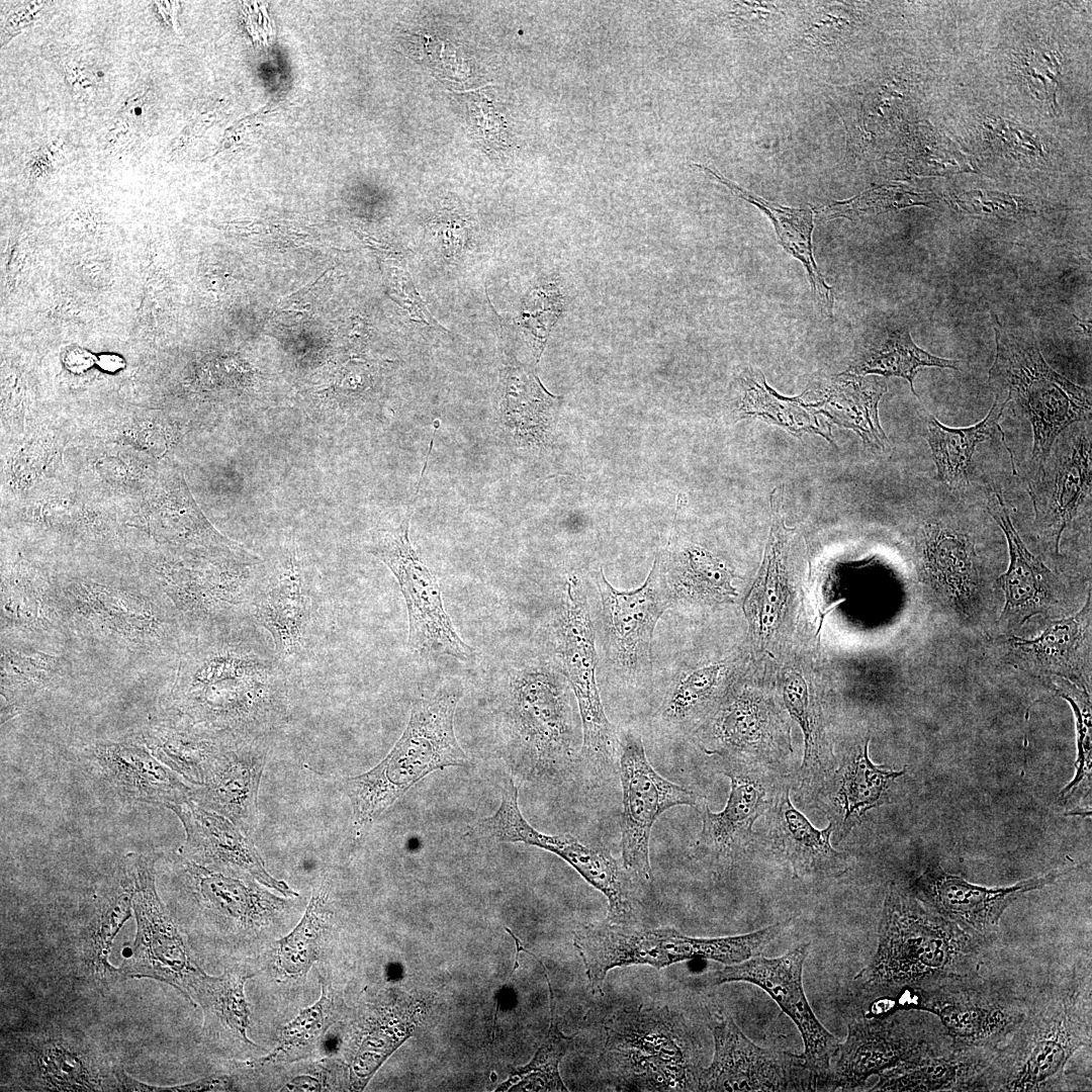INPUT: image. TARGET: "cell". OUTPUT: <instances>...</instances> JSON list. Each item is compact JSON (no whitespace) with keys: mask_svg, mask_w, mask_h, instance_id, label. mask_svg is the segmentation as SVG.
Wrapping results in <instances>:
<instances>
[{"mask_svg":"<svg viewBox=\"0 0 1092 1092\" xmlns=\"http://www.w3.org/2000/svg\"><path fill=\"white\" fill-rule=\"evenodd\" d=\"M985 938L975 935L895 884L890 885L877 950L854 981L872 995L929 988L978 972Z\"/></svg>","mask_w":1092,"mask_h":1092,"instance_id":"obj_1","label":"cell"},{"mask_svg":"<svg viewBox=\"0 0 1092 1092\" xmlns=\"http://www.w3.org/2000/svg\"><path fill=\"white\" fill-rule=\"evenodd\" d=\"M1090 1042V975H1071L1029 1000L1024 1018L971 1091L1059 1090L1070 1060Z\"/></svg>","mask_w":1092,"mask_h":1092,"instance_id":"obj_2","label":"cell"},{"mask_svg":"<svg viewBox=\"0 0 1092 1092\" xmlns=\"http://www.w3.org/2000/svg\"><path fill=\"white\" fill-rule=\"evenodd\" d=\"M461 695L459 684H448L429 698L415 700L407 725L389 753L370 770L346 781L356 837L431 772L469 764L454 729Z\"/></svg>","mask_w":1092,"mask_h":1092,"instance_id":"obj_3","label":"cell"},{"mask_svg":"<svg viewBox=\"0 0 1092 1092\" xmlns=\"http://www.w3.org/2000/svg\"><path fill=\"white\" fill-rule=\"evenodd\" d=\"M573 692L559 664L530 665L512 677L511 765L524 780L560 783L580 761L582 728Z\"/></svg>","mask_w":1092,"mask_h":1092,"instance_id":"obj_4","label":"cell"},{"mask_svg":"<svg viewBox=\"0 0 1092 1092\" xmlns=\"http://www.w3.org/2000/svg\"><path fill=\"white\" fill-rule=\"evenodd\" d=\"M785 926L786 922H778L742 935L692 937L672 927L605 920L577 931L574 945L584 964L592 992L602 994L604 981L612 969L631 965L662 969L695 959L738 964L760 954Z\"/></svg>","mask_w":1092,"mask_h":1092,"instance_id":"obj_5","label":"cell"},{"mask_svg":"<svg viewBox=\"0 0 1092 1092\" xmlns=\"http://www.w3.org/2000/svg\"><path fill=\"white\" fill-rule=\"evenodd\" d=\"M996 354L989 371L995 399L1011 403L1032 429V460L1037 469L1057 438L1074 424L1091 420V393L1043 359L1034 340L1004 330L997 322Z\"/></svg>","mask_w":1092,"mask_h":1092,"instance_id":"obj_6","label":"cell"},{"mask_svg":"<svg viewBox=\"0 0 1092 1092\" xmlns=\"http://www.w3.org/2000/svg\"><path fill=\"white\" fill-rule=\"evenodd\" d=\"M2 1090L117 1091L112 1064L79 1029L42 1025L15 1031L2 1044Z\"/></svg>","mask_w":1092,"mask_h":1092,"instance_id":"obj_7","label":"cell"},{"mask_svg":"<svg viewBox=\"0 0 1092 1092\" xmlns=\"http://www.w3.org/2000/svg\"><path fill=\"white\" fill-rule=\"evenodd\" d=\"M557 627L558 664L573 692L582 745L580 761L589 782L599 784L618 770V732L609 721L597 681L596 631L586 592L576 577L565 584Z\"/></svg>","mask_w":1092,"mask_h":1092,"instance_id":"obj_8","label":"cell"},{"mask_svg":"<svg viewBox=\"0 0 1092 1092\" xmlns=\"http://www.w3.org/2000/svg\"><path fill=\"white\" fill-rule=\"evenodd\" d=\"M518 797L519 790L514 781L506 780L498 808L492 815L478 820L469 834L497 842H522L554 853L606 897V920L616 923L637 921L634 877L622 860L616 859L604 846L584 843L571 834L551 835L538 831L522 815Z\"/></svg>","mask_w":1092,"mask_h":1092,"instance_id":"obj_9","label":"cell"},{"mask_svg":"<svg viewBox=\"0 0 1092 1092\" xmlns=\"http://www.w3.org/2000/svg\"><path fill=\"white\" fill-rule=\"evenodd\" d=\"M667 1008L623 1011L607 1028L605 1055L622 1078L645 1090H697L701 1068Z\"/></svg>","mask_w":1092,"mask_h":1092,"instance_id":"obj_10","label":"cell"},{"mask_svg":"<svg viewBox=\"0 0 1092 1092\" xmlns=\"http://www.w3.org/2000/svg\"><path fill=\"white\" fill-rule=\"evenodd\" d=\"M595 581L601 598L600 636L608 667L628 681L648 679L654 630L674 601L659 553L645 581L635 589H617L603 569Z\"/></svg>","mask_w":1092,"mask_h":1092,"instance_id":"obj_11","label":"cell"},{"mask_svg":"<svg viewBox=\"0 0 1092 1092\" xmlns=\"http://www.w3.org/2000/svg\"><path fill=\"white\" fill-rule=\"evenodd\" d=\"M953 1044L941 1022L922 1010L853 1020L831 1068V1088L854 1090L874 1075L908 1060L943 1053Z\"/></svg>","mask_w":1092,"mask_h":1092,"instance_id":"obj_12","label":"cell"},{"mask_svg":"<svg viewBox=\"0 0 1092 1092\" xmlns=\"http://www.w3.org/2000/svg\"><path fill=\"white\" fill-rule=\"evenodd\" d=\"M910 1009L934 1015L954 1043L997 1049L1024 1018L1029 1001L1013 986L978 974L916 991Z\"/></svg>","mask_w":1092,"mask_h":1092,"instance_id":"obj_13","label":"cell"},{"mask_svg":"<svg viewBox=\"0 0 1092 1092\" xmlns=\"http://www.w3.org/2000/svg\"><path fill=\"white\" fill-rule=\"evenodd\" d=\"M155 861L145 855H132L128 860L136 933L131 951L118 970L123 977L166 983L191 1000L193 986L203 971L191 960L177 922L158 895Z\"/></svg>","mask_w":1092,"mask_h":1092,"instance_id":"obj_14","label":"cell"},{"mask_svg":"<svg viewBox=\"0 0 1092 1092\" xmlns=\"http://www.w3.org/2000/svg\"><path fill=\"white\" fill-rule=\"evenodd\" d=\"M408 515L391 530H379L369 547L395 576L408 617L407 647L420 655L469 659L472 648L457 634L445 611L441 588L410 540Z\"/></svg>","mask_w":1092,"mask_h":1092,"instance_id":"obj_15","label":"cell"},{"mask_svg":"<svg viewBox=\"0 0 1092 1092\" xmlns=\"http://www.w3.org/2000/svg\"><path fill=\"white\" fill-rule=\"evenodd\" d=\"M618 771L622 787V862L636 879L649 883L651 830L658 817L675 806L698 808L692 790L661 777L649 762L642 737L634 729L618 732Z\"/></svg>","mask_w":1092,"mask_h":1092,"instance_id":"obj_16","label":"cell"},{"mask_svg":"<svg viewBox=\"0 0 1092 1092\" xmlns=\"http://www.w3.org/2000/svg\"><path fill=\"white\" fill-rule=\"evenodd\" d=\"M810 943H801L777 958L754 956L712 972L709 983L747 982L765 991L793 1020L804 1042L803 1057L820 1089L831 1087V1061L840 1042L817 1019L802 983Z\"/></svg>","mask_w":1092,"mask_h":1092,"instance_id":"obj_17","label":"cell"},{"mask_svg":"<svg viewBox=\"0 0 1092 1092\" xmlns=\"http://www.w3.org/2000/svg\"><path fill=\"white\" fill-rule=\"evenodd\" d=\"M712 1033L714 1056L710 1066L700 1070L698 1091L820 1090L803 1055L755 1044L731 1016L720 1013Z\"/></svg>","mask_w":1092,"mask_h":1092,"instance_id":"obj_18","label":"cell"},{"mask_svg":"<svg viewBox=\"0 0 1092 1092\" xmlns=\"http://www.w3.org/2000/svg\"><path fill=\"white\" fill-rule=\"evenodd\" d=\"M704 752L719 764L763 767L781 772L792 753L789 734L780 730L766 703L742 691L721 701L698 734Z\"/></svg>","mask_w":1092,"mask_h":1092,"instance_id":"obj_19","label":"cell"},{"mask_svg":"<svg viewBox=\"0 0 1092 1092\" xmlns=\"http://www.w3.org/2000/svg\"><path fill=\"white\" fill-rule=\"evenodd\" d=\"M1035 476L1027 486L1035 523L1054 539L1059 553L1063 532L1091 496V420L1072 425L1057 438Z\"/></svg>","mask_w":1092,"mask_h":1092,"instance_id":"obj_20","label":"cell"},{"mask_svg":"<svg viewBox=\"0 0 1092 1092\" xmlns=\"http://www.w3.org/2000/svg\"><path fill=\"white\" fill-rule=\"evenodd\" d=\"M720 769L730 779V794L719 813L712 812L703 801L698 806L702 829L694 853L700 858L732 860L752 845L755 821L767 813L788 779L763 767L725 765Z\"/></svg>","mask_w":1092,"mask_h":1092,"instance_id":"obj_21","label":"cell"},{"mask_svg":"<svg viewBox=\"0 0 1092 1092\" xmlns=\"http://www.w3.org/2000/svg\"><path fill=\"white\" fill-rule=\"evenodd\" d=\"M168 808L183 824L186 838L182 853L192 862L221 873L246 874L286 897L298 896L267 872L253 842L230 819L192 799Z\"/></svg>","mask_w":1092,"mask_h":1092,"instance_id":"obj_22","label":"cell"},{"mask_svg":"<svg viewBox=\"0 0 1092 1092\" xmlns=\"http://www.w3.org/2000/svg\"><path fill=\"white\" fill-rule=\"evenodd\" d=\"M256 620L270 633L275 656L287 670L300 657L309 623L311 599L295 546H286L253 604Z\"/></svg>","mask_w":1092,"mask_h":1092,"instance_id":"obj_23","label":"cell"},{"mask_svg":"<svg viewBox=\"0 0 1092 1092\" xmlns=\"http://www.w3.org/2000/svg\"><path fill=\"white\" fill-rule=\"evenodd\" d=\"M788 781L765 814L772 846L790 866L793 876L801 881H823L843 875L849 863L847 853L831 845L834 825L829 822L822 830L815 828L790 799Z\"/></svg>","mask_w":1092,"mask_h":1092,"instance_id":"obj_24","label":"cell"},{"mask_svg":"<svg viewBox=\"0 0 1092 1092\" xmlns=\"http://www.w3.org/2000/svg\"><path fill=\"white\" fill-rule=\"evenodd\" d=\"M1052 872L1004 888H984L946 874H925L920 888L929 907L965 930L985 938L998 928L1006 908L1017 898L1053 883Z\"/></svg>","mask_w":1092,"mask_h":1092,"instance_id":"obj_25","label":"cell"},{"mask_svg":"<svg viewBox=\"0 0 1092 1092\" xmlns=\"http://www.w3.org/2000/svg\"><path fill=\"white\" fill-rule=\"evenodd\" d=\"M870 738L849 751L824 781L812 805L826 813L837 841L845 839L866 813L883 804L889 786L905 774L876 765L869 757Z\"/></svg>","mask_w":1092,"mask_h":1092,"instance_id":"obj_26","label":"cell"},{"mask_svg":"<svg viewBox=\"0 0 1092 1092\" xmlns=\"http://www.w3.org/2000/svg\"><path fill=\"white\" fill-rule=\"evenodd\" d=\"M987 511L1002 529L1009 548V566L996 579L1005 598L1000 620L1022 624L1045 614L1056 603L1057 577L1022 542L1000 491L990 494Z\"/></svg>","mask_w":1092,"mask_h":1092,"instance_id":"obj_27","label":"cell"},{"mask_svg":"<svg viewBox=\"0 0 1092 1092\" xmlns=\"http://www.w3.org/2000/svg\"><path fill=\"white\" fill-rule=\"evenodd\" d=\"M266 751L255 745L226 747L192 800L230 819L246 834L257 822V797Z\"/></svg>","mask_w":1092,"mask_h":1092,"instance_id":"obj_28","label":"cell"},{"mask_svg":"<svg viewBox=\"0 0 1092 1092\" xmlns=\"http://www.w3.org/2000/svg\"><path fill=\"white\" fill-rule=\"evenodd\" d=\"M996 1050L954 1043L943 1053L908 1060L882 1072L870 1091H971Z\"/></svg>","mask_w":1092,"mask_h":1092,"instance_id":"obj_29","label":"cell"},{"mask_svg":"<svg viewBox=\"0 0 1092 1092\" xmlns=\"http://www.w3.org/2000/svg\"><path fill=\"white\" fill-rule=\"evenodd\" d=\"M918 562L924 576L953 602L966 606L978 584L977 555L970 537L941 521H929L917 538Z\"/></svg>","mask_w":1092,"mask_h":1092,"instance_id":"obj_30","label":"cell"},{"mask_svg":"<svg viewBox=\"0 0 1092 1092\" xmlns=\"http://www.w3.org/2000/svg\"><path fill=\"white\" fill-rule=\"evenodd\" d=\"M94 756L110 781L135 800L169 807L192 798L193 790L143 747L100 743Z\"/></svg>","mask_w":1092,"mask_h":1092,"instance_id":"obj_31","label":"cell"},{"mask_svg":"<svg viewBox=\"0 0 1092 1092\" xmlns=\"http://www.w3.org/2000/svg\"><path fill=\"white\" fill-rule=\"evenodd\" d=\"M131 909V889L125 871L121 886L104 894L78 929L75 948L81 980L102 989L120 975L109 963V957L114 938L130 918Z\"/></svg>","mask_w":1092,"mask_h":1092,"instance_id":"obj_32","label":"cell"},{"mask_svg":"<svg viewBox=\"0 0 1092 1092\" xmlns=\"http://www.w3.org/2000/svg\"><path fill=\"white\" fill-rule=\"evenodd\" d=\"M783 701L804 735V756L794 779L798 799L812 806L820 787L836 767L837 759L826 735L821 705L800 673L786 675Z\"/></svg>","mask_w":1092,"mask_h":1092,"instance_id":"obj_33","label":"cell"},{"mask_svg":"<svg viewBox=\"0 0 1092 1092\" xmlns=\"http://www.w3.org/2000/svg\"><path fill=\"white\" fill-rule=\"evenodd\" d=\"M1091 619V598L1073 616L1053 621L1032 639L1006 637L1014 665L1037 674L1080 678V649Z\"/></svg>","mask_w":1092,"mask_h":1092,"instance_id":"obj_34","label":"cell"},{"mask_svg":"<svg viewBox=\"0 0 1092 1092\" xmlns=\"http://www.w3.org/2000/svg\"><path fill=\"white\" fill-rule=\"evenodd\" d=\"M1006 405V402L995 399L983 420L965 428L947 427L934 416L926 415L924 437L932 454L938 481L951 490L969 484L977 446L995 435H1000L1006 442L999 424Z\"/></svg>","mask_w":1092,"mask_h":1092,"instance_id":"obj_35","label":"cell"},{"mask_svg":"<svg viewBox=\"0 0 1092 1092\" xmlns=\"http://www.w3.org/2000/svg\"><path fill=\"white\" fill-rule=\"evenodd\" d=\"M695 166L715 177L737 197L757 206L770 218L780 244L789 254L798 259L805 266L809 276L813 298L818 304L820 311L826 315H831L833 306L832 289L825 283V279L818 270L813 256V210L811 208L783 206L779 203L768 201L735 184L706 165L696 164Z\"/></svg>","mask_w":1092,"mask_h":1092,"instance_id":"obj_36","label":"cell"},{"mask_svg":"<svg viewBox=\"0 0 1092 1092\" xmlns=\"http://www.w3.org/2000/svg\"><path fill=\"white\" fill-rule=\"evenodd\" d=\"M784 486L770 494L772 526L758 575L745 599L744 611L755 636L769 637L778 627L787 601L785 545L788 532L781 517Z\"/></svg>","mask_w":1092,"mask_h":1092,"instance_id":"obj_37","label":"cell"},{"mask_svg":"<svg viewBox=\"0 0 1092 1092\" xmlns=\"http://www.w3.org/2000/svg\"><path fill=\"white\" fill-rule=\"evenodd\" d=\"M727 662H713L672 679L655 713V722L668 735L693 730L720 701L728 675Z\"/></svg>","mask_w":1092,"mask_h":1092,"instance_id":"obj_38","label":"cell"},{"mask_svg":"<svg viewBox=\"0 0 1092 1092\" xmlns=\"http://www.w3.org/2000/svg\"><path fill=\"white\" fill-rule=\"evenodd\" d=\"M253 973L225 970L218 977L202 972L191 993L204 1014L203 1030L215 1042L239 1040L256 1045L248 1036L250 1009L244 987Z\"/></svg>","mask_w":1092,"mask_h":1092,"instance_id":"obj_39","label":"cell"},{"mask_svg":"<svg viewBox=\"0 0 1092 1092\" xmlns=\"http://www.w3.org/2000/svg\"><path fill=\"white\" fill-rule=\"evenodd\" d=\"M660 559L674 600L722 604L737 597L730 567L701 546H668Z\"/></svg>","mask_w":1092,"mask_h":1092,"instance_id":"obj_40","label":"cell"},{"mask_svg":"<svg viewBox=\"0 0 1092 1092\" xmlns=\"http://www.w3.org/2000/svg\"><path fill=\"white\" fill-rule=\"evenodd\" d=\"M192 898L216 922L247 924L265 915L271 897H263L241 880L195 862L184 866Z\"/></svg>","mask_w":1092,"mask_h":1092,"instance_id":"obj_41","label":"cell"},{"mask_svg":"<svg viewBox=\"0 0 1092 1092\" xmlns=\"http://www.w3.org/2000/svg\"><path fill=\"white\" fill-rule=\"evenodd\" d=\"M863 377L846 372L840 374L820 405L825 417L840 427L853 430L867 447L885 451L889 441L880 424L878 405L887 386L882 380H864Z\"/></svg>","mask_w":1092,"mask_h":1092,"instance_id":"obj_42","label":"cell"},{"mask_svg":"<svg viewBox=\"0 0 1092 1092\" xmlns=\"http://www.w3.org/2000/svg\"><path fill=\"white\" fill-rule=\"evenodd\" d=\"M71 597L76 611L86 619L121 637H151L159 628L158 616L131 594L103 585L81 584Z\"/></svg>","mask_w":1092,"mask_h":1092,"instance_id":"obj_43","label":"cell"},{"mask_svg":"<svg viewBox=\"0 0 1092 1092\" xmlns=\"http://www.w3.org/2000/svg\"><path fill=\"white\" fill-rule=\"evenodd\" d=\"M958 361L936 357L919 348L906 328L890 332L887 337L860 350L853 358L846 373L866 376L878 374L906 379L914 395L913 385L920 367H939L958 370Z\"/></svg>","mask_w":1092,"mask_h":1092,"instance_id":"obj_44","label":"cell"},{"mask_svg":"<svg viewBox=\"0 0 1092 1092\" xmlns=\"http://www.w3.org/2000/svg\"><path fill=\"white\" fill-rule=\"evenodd\" d=\"M745 392L739 407L743 417L759 418L789 431L796 437L804 433H815L830 443V424L822 422L819 416H825L820 403H806L802 396L785 397L767 386L763 375L759 378H745Z\"/></svg>","mask_w":1092,"mask_h":1092,"instance_id":"obj_45","label":"cell"},{"mask_svg":"<svg viewBox=\"0 0 1092 1092\" xmlns=\"http://www.w3.org/2000/svg\"><path fill=\"white\" fill-rule=\"evenodd\" d=\"M153 755L191 784L201 787L225 749L196 730L159 728L144 739Z\"/></svg>","mask_w":1092,"mask_h":1092,"instance_id":"obj_46","label":"cell"},{"mask_svg":"<svg viewBox=\"0 0 1092 1092\" xmlns=\"http://www.w3.org/2000/svg\"><path fill=\"white\" fill-rule=\"evenodd\" d=\"M328 891L315 888L298 924L278 940L276 965L282 975L300 978L318 959L321 940L329 918Z\"/></svg>","mask_w":1092,"mask_h":1092,"instance_id":"obj_47","label":"cell"},{"mask_svg":"<svg viewBox=\"0 0 1092 1092\" xmlns=\"http://www.w3.org/2000/svg\"><path fill=\"white\" fill-rule=\"evenodd\" d=\"M550 994V1025L547 1034L532 1060L516 1069L497 1091H568L560 1074L559 1064L572 1044L573 1036L565 1035L558 1026L554 994L543 967Z\"/></svg>","mask_w":1092,"mask_h":1092,"instance_id":"obj_48","label":"cell"},{"mask_svg":"<svg viewBox=\"0 0 1092 1092\" xmlns=\"http://www.w3.org/2000/svg\"><path fill=\"white\" fill-rule=\"evenodd\" d=\"M331 985L322 982V995L312 1005L301 1009L282 1027L278 1045L263 1063H290L306 1057L317 1039L337 1017L336 996Z\"/></svg>","mask_w":1092,"mask_h":1092,"instance_id":"obj_49","label":"cell"},{"mask_svg":"<svg viewBox=\"0 0 1092 1092\" xmlns=\"http://www.w3.org/2000/svg\"><path fill=\"white\" fill-rule=\"evenodd\" d=\"M919 194L902 186H882L866 191L848 200L836 201L817 208V218H854L870 212H880L922 203Z\"/></svg>","mask_w":1092,"mask_h":1092,"instance_id":"obj_50","label":"cell"},{"mask_svg":"<svg viewBox=\"0 0 1092 1092\" xmlns=\"http://www.w3.org/2000/svg\"><path fill=\"white\" fill-rule=\"evenodd\" d=\"M115 1078L117 1080L118 1091H172V1092H193V1091H231L234 1090V1080L232 1077L225 1074H212L190 1083L178 1084V1085H152L138 1081L133 1079L124 1070L116 1066L114 1070Z\"/></svg>","mask_w":1092,"mask_h":1092,"instance_id":"obj_51","label":"cell"},{"mask_svg":"<svg viewBox=\"0 0 1092 1092\" xmlns=\"http://www.w3.org/2000/svg\"><path fill=\"white\" fill-rule=\"evenodd\" d=\"M959 207L969 213L1002 215L1016 211L1014 197L1001 192L973 190L959 195Z\"/></svg>","mask_w":1092,"mask_h":1092,"instance_id":"obj_52","label":"cell"},{"mask_svg":"<svg viewBox=\"0 0 1092 1092\" xmlns=\"http://www.w3.org/2000/svg\"><path fill=\"white\" fill-rule=\"evenodd\" d=\"M41 6L42 2H28L24 6L11 11L6 17L4 29H2V46L31 26L36 21Z\"/></svg>","mask_w":1092,"mask_h":1092,"instance_id":"obj_53","label":"cell"},{"mask_svg":"<svg viewBox=\"0 0 1092 1092\" xmlns=\"http://www.w3.org/2000/svg\"><path fill=\"white\" fill-rule=\"evenodd\" d=\"M64 72L68 83L75 92L87 91L93 83L89 78L86 68L77 62L69 61L64 64Z\"/></svg>","mask_w":1092,"mask_h":1092,"instance_id":"obj_54","label":"cell"},{"mask_svg":"<svg viewBox=\"0 0 1092 1092\" xmlns=\"http://www.w3.org/2000/svg\"><path fill=\"white\" fill-rule=\"evenodd\" d=\"M279 1090L288 1092L322 1091L324 1090V1085L322 1081L314 1076L299 1075L286 1082Z\"/></svg>","mask_w":1092,"mask_h":1092,"instance_id":"obj_55","label":"cell"},{"mask_svg":"<svg viewBox=\"0 0 1092 1092\" xmlns=\"http://www.w3.org/2000/svg\"><path fill=\"white\" fill-rule=\"evenodd\" d=\"M93 362L94 357L89 352L80 348L69 351L65 356L67 367L75 372L86 370Z\"/></svg>","mask_w":1092,"mask_h":1092,"instance_id":"obj_56","label":"cell"},{"mask_svg":"<svg viewBox=\"0 0 1092 1092\" xmlns=\"http://www.w3.org/2000/svg\"><path fill=\"white\" fill-rule=\"evenodd\" d=\"M97 364L105 371L114 372L124 365L123 360L115 354H103L97 359Z\"/></svg>","mask_w":1092,"mask_h":1092,"instance_id":"obj_57","label":"cell"},{"mask_svg":"<svg viewBox=\"0 0 1092 1092\" xmlns=\"http://www.w3.org/2000/svg\"><path fill=\"white\" fill-rule=\"evenodd\" d=\"M323 1043H324L325 1053L329 1055V1054H331V1052L336 1051L337 1037H334L333 1035L328 1034V1035L325 1036Z\"/></svg>","mask_w":1092,"mask_h":1092,"instance_id":"obj_58","label":"cell"}]
</instances>
